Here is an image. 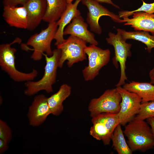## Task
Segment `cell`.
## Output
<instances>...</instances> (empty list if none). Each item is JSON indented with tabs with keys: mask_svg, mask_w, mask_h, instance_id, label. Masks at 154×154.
Masks as SVG:
<instances>
[{
	"mask_svg": "<svg viewBox=\"0 0 154 154\" xmlns=\"http://www.w3.org/2000/svg\"><path fill=\"white\" fill-rule=\"evenodd\" d=\"M131 150L145 151L154 147V137L148 123L134 119L128 123L123 131Z\"/></svg>",
	"mask_w": 154,
	"mask_h": 154,
	"instance_id": "obj_1",
	"label": "cell"
},
{
	"mask_svg": "<svg viewBox=\"0 0 154 154\" xmlns=\"http://www.w3.org/2000/svg\"><path fill=\"white\" fill-rule=\"evenodd\" d=\"M61 54L60 50L57 48L53 50L51 56L43 54L46 62L44 75L41 78L37 81L26 82L25 85L26 89L24 94L26 96H31L42 90L48 94L53 92L52 86L56 82Z\"/></svg>",
	"mask_w": 154,
	"mask_h": 154,
	"instance_id": "obj_2",
	"label": "cell"
},
{
	"mask_svg": "<svg viewBox=\"0 0 154 154\" xmlns=\"http://www.w3.org/2000/svg\"><path fill=\"white\" fill-rule=\"evenodd\" d=\"M11 43L0 45V66L14 81L20 82L33 80L38 74L37 70L33 69L29 73L20 71L16 67L15 53L16 49L11 46Z\"/></svg>",
	"mask_w": 154,
	"mask_h": 154,
	"instance_id": "obj_3",
	"label": "cell"
},
{
	"mask_svg": "<svg viewBox=\"0 0 154 154\" xmlns=\"http://www.w3.org/2000/svg\"><path fill=\"white\" fill-rule=\"evenodd\" d=\"M58 28L57 21L50 23L46 28L30 37L26 44L33 48V52L31 56L32 59L35 61L39 60L44 53L48 56L52 55L51 43L54 38Z\"/></svg>",
	"mask_w": 154,
	"mask_h": 154,
	"instance_id": "obj_4",
	"label": "cell"
},
{
	"mask_svg": "<svg viewBox=\"0 0 154 154\" xmlns=\"http://www.w3.org/2000/svg\"><path fill=\"white\" fill-rule=\"evenodd\" d=\"M91 117L90 135L105 145H109L115 128L119 124L117 114L102 113Z\"/></svg>",
	"mask_w": 154,
	"mask_h": 154,
	"instance_id": "obj_5",
	"label": "cell"
},
{
	"mask_svg": "<svg viewBox=\"0 0 154 154\" xmlns=\"http://www.w3.org/2000/svg\"><path fill=\"white\" fill-rule=\"evenodd\" d=\"M87 42L77 37L70 35L62 44L57 46L60 50L61 54L58 63V68L62 67L67 60L69 67L79 62L86 59L85 49Z\"/></svg>",
	"mask_w": 154,
	"mask_h": 154,
	"instance_id": "obj_6",
	"label": "cell"
},
{
	"mask_svg": "<svg viewBox=\"0 0 154 154\" xmlns=\"http://www.w3.org/2000/svg\"><path fill=\"white\" fill-rule=\"evenodd\" d=\"M117 32L116 34L109 32L108 37L106 38L107 42L112 45L114 48L115 55L112 59L113 64L116 68L118 67V64L120 66V76L116 85V87L123 85L127 80L125 72L126 62L127 58L131 54L130 51L131 44L126 42L119 32Z\"/></svg>",
	"mask_w": 154,
	"mask_h": 154,
	"instance_id": "obj_7",
	"label": "cell"
},
{
	"mask_svg": "<svg viewBox=\"0 0 154 154\" xmlns=\"http://www.w3.org/2000/svg\"><path fill=\"white\" fill-rule=\"evenodd\" d=\"M121 100L116 88L106 90L99 97L91 100L88 106L91 117L102 113L117 114Z\"/></svg>",
	"mask_w": 154,
	"mask_h": 154,
	"instance_id": "obj_8",
	"label": "cell"
},
{
	"mask_svg": "<svg viewBox=\"0 0 154 154\" xmlns=\"http://www.w3.org/2000/svg\"><path fill=\"white\" fill-rule=\"evenodd\" d=\"M85 52L88 57V63L82 70V73L84 80L87 81L94 80L101 69L108 64L110 52L108 49H103L93 44L87 46Z\"/></svg>",
	"mask_w": 154,
	"mask_h": 154,
	"instance_id": "obj_9",
	"label": "cell"
},
{
	"mask_svg": "<svg viewBox=\"0 0 154 154\" xmlns=\"http://www.w3.org/2000/svg\"><path fill=\"white\" fill-rule=\"evenodd\" d=\"M116 88L121 98L120 109L117 115L119 123L124 126L133 120L138 114L142 100L136 94L127 91L121 86Z\"/></svg>",
	"mask_w": 154,
	"mask_h": 154,
	"instance_id": "obj_10",
	"label": "cell"
},
{
	"mask_svg": "<svg viewBox=\"0 0 154 154\" xmlns=\"http://www.w3.org/2000/svg\"><path fill=\"white\" fill-rule=\"evenodd\" d=\"M80 1L88 9L86 20L90 29L97 34H100L102 32V28L98 23L102 16H109L116 22H124L123 20L121 19L118 15L110 11L95 0H80Z\"/></svg>",
	"mask_w": 154,
	"mask_h": 154,
	"instance_id": "obj_11",
	"label": "cell"
},
{
	"mask_svg": "<svg viewBox=\"0 0 154 154\" xmlns=\"http://www.w3.org/2000/svg\"><path fill=\"white\" fill-rule=\"evenodd\" d=\"M50 114L51 113L47 98L42 94L35 96L29 108L27 113L30 124L34 127L39 126Z\"/></svg>",
	"mask_w": 154,
	"mask_h": 154,
	"instance_id": "obj_12",
	"label": "cell"
},
{
	"mask_svg": "<svg viewBox=\"0 0 154 154\" xmlns=\"http://www.w3.org/2000/svg\"><path fill=\"white\" fill-rule=\"evenodd\" d=\"M88 25L83 17L79 15L74 17L64 29V35H70L78 37L90 44L97 45L98 42L94 34L87 29Z\"/></svg>",
	"mask_w": 154,
	"mask_h": 154,
	"instance_id": "obj_13",
	"label": "cell"
},
{
	"mask_svg": "<svg viewBox=\"0 0 154 154\" xmlns=\"http://www.w3.org/2000/svg\"><path fill=\"white\" fill-rule=\"evenodd\" d=\"M27 12V29L32 31L40 24L45 15L46 8V0H29L23 5Z\"/></svg>",
	"mask_w": 154,
	"mask_h": 154,
	"instance_id": "obj_14",
	"label": "cell"
},
{
	"mask_svg": "<svg viewBox=\"0 0 154 154\" xmlns=\"http://www.w3.org/2000/svg\"><path fill=\"white\" fill-rule=\"evenodd\" d=\"M3 17L10 26L27 29L28 26L27 14L25 7L3 6Z\"/></svg>",
	"mask_w": 154,
	"mask_h": 154,
	"instance_id": "obj_15",
	"label": "cell"
},
{
	"mask_svg": "<svg viewBox=\"0 0 154 154\" xmlns=\"http://www.w3.org/2000/svg\"><path fill=\"white\" fill-rule=\"evenodd\" d=\"M133 17L123 19L125 25H130L135 31L150 32L154 36V13H149L143 11L133 13Z\"/></svg>",
	"mask_w": 154,
	"mask_h": 154,
	"instance_id": "obj_16",
	"label": "cell"
},
{
	"mask_svg": "<svg viewBox=\"0 0 154 154\" xmlns=\"http://www.w3.org/2000/svg\"><path fill=\"white\" fill-rule=\"evenodd\" d=\"M80 1V0H76L74 3L68 4L66 10L57 21L58 28L54 38L56 40L55 45L56 46L65 40L63 32L66 27L74 17L80 15V12L77 9Z\"/></svg>",
	"mask_w": 154,
	"mask_h": 154,
	"instance_id": "obj_17",
	"label": "cell"
},
{
	"mask_svg": "<svg viewBox=\"0 0 154 154\" xmlns=\"http://www.w3.org/2000/svg\"><path fill=\"white\" fill-rule=\"evenodd\" d=\"M71 88L67 84H63L56 93L47 98V101L51 114L58 116L64 109L63 103L70 95Z\"/></svg>",
	"mask_w": 154,
	"mask_h": 154,
	"instance_id": "obj_18",
	"label": "cell"
},
{
	"mask_svg": "<svg viewBox=\"0 0 154 154\" xmlns=\"http://www.w3.org/2000/svg\"><path fill=\"white\" fill-rule=\"evenodd\" d=\"M123 86L126 90L137 95L141 103L154 100V85L150 82L132 81Z\"/></svg>",
	"mask_w": 154,
	"mask_h": 154,
	"instance_id": "obj_19",
	"label": "cell"
},
{
	"mask_svg": "<svg viewBox=\"0 0 154 154\" xmlns=\"http://www.w3.org/2000/svg\"><path fill=\"white\" fill-rule=\"evenodd\" d=\"M46 8L43 19L49 23L57 21L66 10V0H46Z\"/></svg>",
	"mask_w": 154,
	"mask_h": 154,
	"instance_id": "obj_20",
	"label": "cell"
},
{
	"mask_svg": "<svg viewBox=\"0 0 154 154\" xmlns=\"http://www.w3.org/2000/svg\"><path fill=\"white\" fill-rule=\"evenodd\" d=\"M117 30L125 40L132 39L144 43L146 45V49L149 52H151L152 48H154V36L150 35L149 32L141 31H127L120 29H117Z\"/></svg>",
	"mask_w": 154,
	"mask_h": 154,
	"instance_id": "obj_21",
	"label": "cell"
},
{
	"mask_svg": "<svg viewBox=\"0 0 154 154\" xmlns=\"http://www.w3.org/2000/svg\"><path fill=\"white\" fill-rule=\"evenodd\" d=\"M121 125L119 123L116 126L112 135V147L118 154H132L133 151L126 141Z\"/></svg>",
	"mask_w": 154,
	"mask_h": 154,
	"instance_id": "obj_22",
	"label": "cell"
},
{
	"mask_svg": "<svg viewBox=\"0 0 154 154\" xmlns=\"http://www.w3.org/2000/svg\"><path fill=\"white\" fill-rule=\"evenodd\" d=\"M150 117L154 118V100L141 103L139 112L134 119L145 120Z\"/></svg>",
	"mask_w": 154,
	"mask_h": 154,
	"instance_id": "obj_23",
	"label": "cell"
},
{
	"mask_svg": "<svg viewBox=\"0 0 154 154\" xmlns=\"http://www.w3.org/2000/svg\"><path fill=\"white\" fill-rule=\"evenodd\" d=\"M142 0V5L136 10L131 11H124L119 12L118 15L119 18H123L128 17L129 16L132 15L133 13L138 11H143L149 13H154V2L152 3H147Z\"/></svg>",
	"mask_w": 154,
	"mask_h": 154,
	"instance_id": "obj_24",
	"label": "cell"
},
{
	"mask_svg": "<svg viewBox=\"0 0 154 154\" xmlns=\"http://www.w3.org/2000/svg\"><path fill=\"white\" fill-rule=\"evenodd\" d=\"M12 133L11 128L4 121L0 119V139L9 143L12 139Z\"/></svg>",
	"mask_w": 154,
	"mask_h": 154,
	"instance_id": "obj_25",
	"label": "cell"
},
{
	"mask_svg": "<svg viewBox=\"0 0 154 154\" xmlns=\"http://www.w3.org/2000/svg\"><path fill=\"white\" fill-rule=\"evenodd\" d=\"M29 0H3V6L14 7L24 5Z\"/></svg>",
	"mask_w": 154,
	"mask_h": 154,
	"instance_id": "obj_26",
	"label": "cell"
},
{
	"mask_svg": "<svg viewBox=\"0 0 154 154\" xmlns=\"http://www.w3.org/2000/svg\"><path fill=\"white\" fill-rule=\"evenodd\" d=\"M9 143L0 139V154H2L7 150L9 148Z\"/></svg>",
	"mask_w": 154,
	"mask_h": 154,
	"instance_id": "obj_27",
	"label": "cell"
},
{
	"mask_svg": "<svg viewBox=\"0 0 154 154\" xmlns=\"http://www.w3.org/2000/svg\"><path fill=\"white\" fill-rule=\"evenodd\" d=\"M147 123L150 126L154 137V118L150 117L147 119Z\"/></svg>",
	"mask_w": 154,
	"mask_h": 154,
	"instance_id": "obj_28",
	"label": "cell"
},
{
	"mask_svg": "<svg viewBox=\"0 0 154 154\" xmlns=\"http://www.w3.org/2000/svg\"><path fill=\"white\" fill-rule=\"evenodd\" d=\"M99 3H105L112 5L117 8H119L118 6L114 4L111 0H95Z\"/></svg>",
	"mask_w": 154,
	"mask_h": 154,
	"instance_id": "obj_29",
	"label": "cell"
},
{
	"mask_svg": "<svg viewBox=\"0 0 154 154\" xmlns=\"http://www.w3.org/2000/svg\"><path fill=\"white\" fill-rule=\"evenodd\" d=\"M149 76L150 79V82L152 84H154V67L150 70Z\"/></svg>",
	"mask_w": 154,
	"mask_h": 154,
	"instance_id": "obj_30",
	"label": "cell"
},
{
	"mask_svg": "<svg viewBox=\"0 0 154 154\" xmlns=\"http://www.w3.org/2000/svg\"><path fill=\"white\" fill-rule=\"evenodd\" d=\"M73 0H66L68 4H70L72 3Z\"/></svg>",
	"mask_w": 154,
	"mask_h": 154,
	"instance_id": "obj_31",
	"label": "cell"
}]
</instances>
